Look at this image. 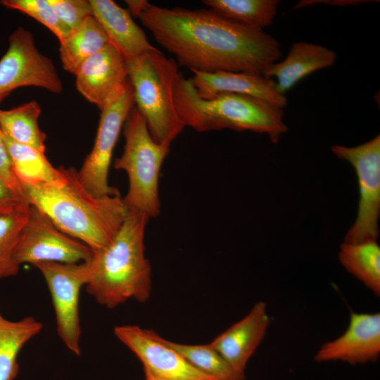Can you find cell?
Returning a JSON list of instances; mask_svg holds the SVG:
<instances>
[{
	"label": "cell",
	"instance_id": "6da1fadb",
	"mask_svg": "<svg viewBox=\"0 0 380 380\" xmlns=\"http://www.w3.org/2000/svg\"><path fill=\"white\" fill-rule=\"evenodd\" d=\"M137 18L179 65L191 70L265 75L281 56L279 42L262 29L211 9L167 8L148 2Z\"/></svg>",
	"mask_w": 380,
	"mask_h": 380
},
{
	"label": "cell",
	"instance_id": "7a4b0ae2",
	"mask_svg": "<svg viewBox=\"0 0 380 380\" xmlns=\"http://www.w3.org/2000/svg\"><path fill=\"white\" fill-rule=\"evenodd\" d=\"M65 182L59 186L21 185L24 198L92 252L105 248L128 215L122 197L119 192L95 196L82 184L74 167L65 168Z\"/></svg>",
	"mask_w": 380,
	"mask_h": 380
},
{
	"label": "cell",
	"instance_id": "3957f363",
	"mask_svg": "<svg viewBox=\"0 0 380 380\" xmlns=\"http://www.w3.org/2000/svg\"><path fill=\"white\" fill-rule=\"evenodd\" d=\"M149 217L128 211L120 230L89 261L87 292L101 305L113 309L129 299L146 302L151 291V266L145 256Z\"/></svg>",
	"mask_w": 380,
	"mask_h": 380
},
{
	"label": "cell",
	"instance_id": "277c9868",
	"mask_svg": "<svg viewBox=\"0 0 380 380\" xmlns=\"http://www.w3.org/2000/svg\"><path fill=\"white\" fill-rule=\"evenodd\" d=\"M177 113L184 123L199 132L230 129L266 134L277 144L287 130L283 108L251 96L221 93L201 98L189 79L179 72L173 88Z\"/></svg>",
	"mask_w": 380,
	"mask_h": 380
},
{
	"label": "cell",
	"instance_id": "5b68a950",
	"mask_svg": "<svg viewBox=\"0 0 380 380\" xmlns=\"http://www.w3.org/2000/svg\"><path fill=\"white\" fill-rule=\"evenodd\" d=\"M135 106L144 117L151 137L170 145L185 127L173 99V88L179 73L178 65L157 49L125 60Z\"/></svg>",
	"mask_w": 380,
	"mask_h": 380
},
{
	"label": "cell",
	"instance_id": "8992f818",
	"mask_svg": "<svg viewBox=\"0 0 380 380\" xmlns=\"http://www.w3.org/2000/svg\"><path fill=\"white\" fill-rule=\"evenodd\" d=\"M123 134L124 151L113 164L128 177L129 187L123 202L128 211L143 213L149 219L157 217L160 213L159 175L170 145L153 140L135 105L125 121Z\"/></svg>",
	"mask_w": 380,
	"mask_h": 380
},
{
	"label": "cell",
	"instance_id": "52a82bcc",
	"mask_svg": "<svg viewBox=\"0 0 380 380\" xmlns=\"http://www.w3.org/2000/svg\"><path fill=\"white\" fill-rule=\"evenodd\" d=\"M331 151L353 167L359 185L357 217L344 241H376L380 215V135L354 147L334 145Z\"/></svg>",
	"mask_w": 380,
	"mask_h": 380
},
{
	"label": "cell",
	"instance_id": "ba28073f",
	"mask_svg": "<svg viewBox=\"0 0 380 380\" xmlns=\"http://www.w3.org/2000/svg\"><path fill=\"white\" fill-rule=\"evenodd\" d=\"M92 255L89 246L63 232L42 210L30 205L15 250L20 266L42 262L79 263Z\"/></svg>",
	"mask_w": 380,
	"mask_h": 380
},
{
	"label": "cell",
	"instance_id": "9c48e42d",
	"mask_svg": "<svg viewBox=\"0 0 380 380\" xmlns=\"http://www.w3.org/2000/svg\"><path fill=\"white\" fill-rule=\"evenodd\" d=\"M89 260L79 263L42 262L33 265L42 273L49 291L57 334L65 347L77 355L81 353L80 293L87 281Z\"/></svg>",
	"mask_w": 380,
	"mask_h": 380
},
{
	"label": "cell",
	"instance_id": "30bf717a",
	"mask_svg": "<svg viewBox=\"0 0 380 380\" xmlns=\"http://www.w3.org/2000/svg\"><path fill=\"white\" fill-rule=\"evenodd\" d=\"M37 87L52 93L63 84L50 58L37 48L32 34L18 27L8 38V47L0 59V103L13 90Z\"/></svg>",
	"mask_w": 380,
	"mask_h": 380
},
{
	"label": "cell",
	"instance_id": "8fae6325",
	"mask_svg": "<svg viewBox=\"0 0 380 380\" xmlns=\"http://www.w3.org/2000/svg\"><path fill=\"white\" fill-rule=\"evenodd\" d=\"M134 105L133 88L129 80L122 94L101 111L94 146L77 171L82 184L95 196L118 192L108 185L109 167L121 129Z\"/></svg>",
	"mask_w": 380,
	"mask_h": 380
},
{
	"label": "cell",
	"instance_id": "7c38bea8",
	"mask_svg": "<svg viewBox=\"0 0 380 380\" xmlns=\"http://www.w3.org/2000/svg\"><path fill=\"white\" fill-rule=\"evenodd\" d=\"M113 332L141 361L145 380H217L194 367L152 330L121 325Z\"/></svg>",
	"mask_w": 380,
	"mask_h": 380
},
{
	"label": "cell",
	"instance_id": "4fadbf2b",
	"mask_svg": "<svg viewBox=\"0 0 380 380\" xmlns=\"http://www.w3.org/2000/svg\"><path fill=\"white\" fill-rule=\"evenodd\" d=\"M75 75L77 91L101 111L122 94L129 82L125 61L110 44L84 61Z\"/></svg>",
	"mask_w": 380,
	"mask_h": 380
},
{
	"label": "cell",
	"instance_id": "5bb4252c",
	"mask_svg": "<svg viewBox=\"0 0 380 380\" xmlns=\"http://www.w3.org/2000/svg\"><path fill=\"white\" fill-rule=\"evenodd\" d=\"M379 355V312H352L345 332L322 345L315 360L319 362L341 361L357 365L375 362Z\"/></svg>",
	"mask_w": 380,
	"mask_h": 380
},
{
	"label": "cell",
	"instance_id": "9a60e30c",
	"mask_svg": "<svg viewBox=\"0 0 380 380\" xmlns=\"http://www.w3.org/2000/svg\"><path fill=\"white\" fill-rule=\"evenodd\" d=\"M270 323L265 302L256 303L241 320L217 336L210 345L239 372L264 338Z\"/></svg>",
	"mask_w": 380,
	"mask_h": 380
},
{
	"label": "cell",
	"instance_id": "2e32d148",
	"mask_svg": "<svg viewBox=\"0 0 380 380\" xmlns=\"http://www.w3.org/2000/svg\"><path fill=\"white\" fill-rule=\"evenodd\" d=\"M191 71L194 75L189 80L202 99H210L221 93H235L260 99L282 108L287 105L286 96L277 91L274 80L264 75L246 72Z\"/></svg>",
	"mask_w": 380,
	"mask_h": 380
},
{
	"label": "cell",
	"instance_id": "e0dca14e",
	"mask_svg": "<svg viewBox=\"0 0 380 380\" xmlns=\"http://www.w3.org/2000/svg\"><path fill=\"white\" fill-rule=\"evenodd\" d=\"M92 15L98 20L109 42L125 60L156 49L130 13L112 0H89Z\"/></svg>",
	"mask_w": 380,
	"mask_h": 380
},
{
	"label": "cell",
	"instance_id": "ac0fdd59",
	"mask_svg": "<svg viewBox=\"0 0 380 380\" xmlns=\"http://www.w3.org/2000/svg\"><path fill=\"white\" fill-rule=\"evenodd\" d=\"M336 53L322 45L299 42L292 44L286 57L276 62L264 76L274 80L277 91L283 95L300 80L319 70L334 65Z\"/></svg>",
	"mask_w": 380,
	"mask_h": 380
},
{
	"label": "cell",
	"instance_id": "d6986e66",
	"mask_svg": "<svg viewBox=\"0 0 380 380\" xmlns=\"http://www.w3.org/2000/svg\"><path fill=\"white\" fill-rule=\"evenodd\" d=\"M3 137L13 174L20 186H59L65 182V167H53L44 153L17 143L4 134Z\"/></svg>",
	"mask_w": 380,
	"mask_h": 380
},
{
	"label": "cell",
	"instance_id": "ffe728a7",
	"mask_svg": "<svg viewBox=\"0 0 380 380\" xmlns=\"http://www.w3.org/2000/svg\"><path fill=\"white\" fill-rule=\"evenodd\" d=\"M43 324L32 316L6 319L0 307V380H15L19 372L18 355L23 347L42 330Z\"/></svg>",
	"mask_w": 380,
	"mask_h": 380
},
{
	"label": "cell",
	"instance_id": "44dd1931",
	"mask_svg": "<svg viewBox=\"0 0 380 380\" xmlns=\"http://www.w3.org/2000/svg\"><path fill=\"white\" fill-rule=\"evenodd\" d=\"M109 44L108 36L98 20L93 15L88 17L60 42L59 55L63 68L75 75L84 61Z\"/></svg>",
	"mask_w": 380,
	"mask_h": 380
},
{
	"label": "cell",
	"instance_id": "7402d4cb",
	"mask_svg": "<svg viewBox=\"0 0 380 380\" xmlns=\"http://www.w3.org/2000/svg\"><path fill=\"white\" fill-rule=\"evenodd\" d=\"M338 256L341 264L350 274L379 296L380 247L376 241H343Z\"/></svg>",
	"mask_w": 380,
	"mask_h": 380
},
{
	"label": "cell",
	"instance_id": "603a6c76",
	"mask_svg": "<svg viewBox=\"0 0 380 380\" xmlns=\"http://www.w3.org/2000/svg\"><path fill=\"white\" fill-rule=\"evenodd\" d=\"M41 107L32 101L10 110L0 109V129L13 141L45 153L46 136L38 124Z\"/></svg>",
	"mask_w": 380,
	"mask_h": 380
},
{
	"label": "cell",
	"instance_id": "cb8c5ba5",
	"mask_svg": "<svg viewBox=\"0 0 380 380\" xmlns=\"http://www.w3.org/2000/svg\"><path fill=\"white\" fill-rule=\"evenodd\" d=\"M203 3L230 20L263 30L272 23L279 1L204 0Z\"/></svg>",
	"mask_w": 380,
	"mask_h": 380
},
{
	"label": "cell",
	"instance_id": "d4e9b609",
	"mask_svg": "<svg viewBox=\"0 0 380 380\" xmlns=\"http://www.w3.org/2000/svg\"><path fill=\"white\" fill-rule=\"evenodd\" d=\"M166 343L203 373L217 380H245V374L236 371L211 345Z\"/></svg>",
	"mask_w": 380,
	"mask_h": 380
},
{
	"label": "cell",
	"instance_id": "484cf974",
	"mask_svg": "<svg viewBox=\"0 0 380 380\" xmlns=\"http://www.w3.org/2000/svg\"><path fill=\"white\" fill-rule=\"evenodd\" d=\"M30 206V205H29ZM28 209L0 216V280L14 277L20 265L15 258L18 236L28 214Z\"/></svg>",
	"mask_w": 380,
	"mask_h": 380
},
{
	"label": "cell",
	"instance_id": "4316f807",
	"mask_svg": "<svg viewBox=\"0 0 380 380\" xmlns=\"http://www.w3.org/2000/svg\"><path fill=\"white\" fill-rule=\"evenodd\" d=\"M1 4L34 18L49 28L59 42L72 32L56 15L49 0H3Z\"/></svg>",
	"mask_w": 380,
	"mask_h": 380
},
{
	"label": "cell",
	"instance_id": "83f0119b",
	"mask_svg": "<svg viewBox=\"0 0 380 380\" xmlns=\"http://www.w3.org/2000/svg\"><path fill=\"white\" fill-rule=\"evenodd\" d=\"M49 2L58 18L71 31L92 15L89 0H49Z\"/></svg>",
	"mask_w": 380,
	"mask_h": 380
},
{
	"label": "cell",
	"instance_id": "f1b7e54d",
	"mask_svg": "<svg viewBox=\"0 0 380 380\" xmlns=\"http://www.w3.org/2000/svg\"><path fill=\"white\" fill-rule=\"evenodd\" d=\"M29 205L23 194L8 186L0 176V216L27 209Z\"/></svg>",
	"mask_w": 380,
	"mask_h": 380
},
{
	"label": "cell",
	"instance_id": "f546056e",
	"mask_svg": "<svg viewBox=\"0 0 380 380\" xmlns=\"http://www.w3.org/2000/svg\"><path fill=\"white\" fill-rule=\"evenodd\" d=\"M0 176L6 184L14 190L22 193L21 187L15 177L8 151L4 140L2 132L0 129Z\"/></svg>",
	"mask_w": 380,
	"mask_h": 380
},
{
	"label": "cell",
	"instance_id": "4dcf8cb0",
	"mask_svg": "<svg viewBox=\"0 0 380 380\" xmlns=\"http://www.w3.org/2000/svg\"><path fill=\"white\" fill-rule=\"evenodd\" d=\"M128 7V11L130 14H132L135 17H138L140 13L148 4L146 0H127L125 1Z\"/></svg>",
	"mask_w": 380,
	"mask_h": 380
}]
</instances>
